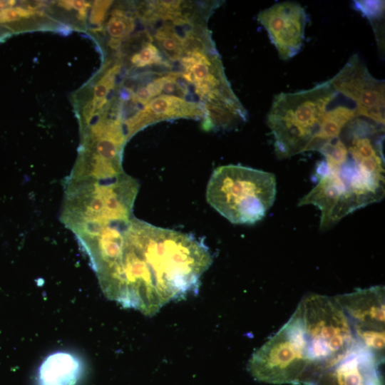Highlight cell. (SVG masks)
Wrapping results in <instances>:
<instances>
[{
  "label": "cell",
  "instance_id": "cell-5",
  "mask_svg": "<svg viewBox=\"0 0 385 385\" xmlns=\"http://www.w3.org/2000/svg\"><path fill=\"white\" fill-rule=\"evenodd\" d=\"M294 312L306 342L312 381L347 354L356 339L349 320L334 297L309 294Z\"/></svg>",
  "mask_w": 385,
  "mask_h": 385
},
{
  "label": "cell",
  "instance_id": "cell-13",
  "mask_svg": "<svg viewBox=\"0 0 385 385\" xmlns=\"http://www.w3.org/2000/svg\"><path fill=\"white\" fill-rule=\"evenodd\" d=\"M356 117L355 108L342 106L326 111L319 130L312 140L308 151H318L324 145L337 138L345 125Z\"/></svg>",
  "mask_w": 385,
  "mask_h": 385
},
{
  "label": "cell",
  "instance_id": "cell-9",
  "mask_svg": "<svg viewBox=\"0 0 385 385\" xmlns=\"http://www.w3.org/2000/svg\"><path fill=\"white\" fill-rule=\"evenodd\" d=\"M257 20L267 31L282 59H289L299 52L308 20L305 10L299 4L292 1L275 4L260 11Z\"/></svg>",
  "mask_w": 385,
  "mask_h": 385
},
{
  "label": "cell",
  "instance_id": "cell-12",
  "mask_svg": "<svg viewBox=\"0 0 385 385\" xmlns=\"http://www.w3.org/2000/svg\"><path fill=\"white\" fill-rule=\"evenodd\" d=\"M83 365L75 355L56 352L48 355L38 369V385H76L81 376Z\"/></svg>",
  "mask_w": 385,
  "mask_h": 385
},
{
  "label": "cell",
  "instance_id": "cell-10",
  "mask_svg": "<svg viewBox=\"0 0 385 385\" xmlns=\"http://www.w3.org/2000/svg\"><path fill=\"white\" fill-rule=\"evenodd\" d=\"M384 360L356 341L347 354L309 385H384L380 370Z\"/></svg>",
  "mask_w": 385,
  "mask_h": 385
},
{
  "label": "cell",
  "instance_id": "cell-1",
  "mask_svg": "<svg viewBox=\"0 0 385 385\" xmlns=\"http://www.w3.org/2000/svg\"><path fill=\"white\" fill-rule=\"evenodd\" d=\"M212 258L191 234L130 219L96 271L105 295L148 316L197 292Z\"/></svg>",
  "mask_w": 385,
  "mask_h": 385
},
{
  "label": "cell",
  "instance_id": "cell-6",
  "mask_svg": "<svg viewBox=\"0 0 385 385\" xmlns=\"http://www.w3.org/2000/svg\"><path fill=\"white\" fill-rule=\"evenodd\" d=\"M247 370L257 381L308 385L313 372L297 316L289 319L251 356Z\"/></svg>",
  "mask_w": 385,
  "mask_h": 385
},
{
  "label": "cell",
  "instance_id": "cell-16",
  "mask_svg": "<svg viewBox=\"0 0 385 385\" xmlns=\"http://www.w3.org/2000/svg\"><path fill=\"white\" fill-rule=\"evenodd\" d=\"M111 1H94L90 21L93 24L99 25L104 20L106 13L108 9L111 5Z\"/></svg>",
  "mask_w": 385,
  "mask_h": 385
},
{
  "label": "cell",
  "instance_id": "cell-8",
  "mask_svg": "<svg viewBox=\"0 0 385 385\" xmlns=\"http://www.w3.org/2000/svg\"><path fill=\"white\" fill-rule=\"evenodd\" d=\"M334 88L356 103L357 117L384 125V81L375 78L357 55L330 80Z\"/></svg>",
  "mask_w": 385,
  "mask_h": 385
},
{
  "label": "cell",
  "instance_id": "cell-17",
  "mask_svg": "<svg viewBox=\"0 0 385 385\" xmlns=\"http://www.w3.org/2000/svg\"><path fill=\"white\" fill-rule=\"evenodd\" d=\"M58 6L66 10L78 11V18L81 20L86 19L90 3L86 1H61Z\"/></svg>",
  "mask_w": 385,
  "mask_h": 385
},
{
  "label": "cell",
  "instance_id": "cell-11",
  "mask_svg": "<svg viewBox=\"0 0 385 385\" xmlns=\"http://www.w3.org/2000/svg\"><path fill=\"white\" fill-rule=\"evenodd\" d=\"M204 116L202 105L174 95L162 94L151 99L125 121L129 138L142 128L165 120L177 118L201 119Z\"/></svg>",
  "mask_w": 385,
  "mask_h": 385
},
{
  "label": "cell",
  "instance_id": "cell-3",
  "mask_svg": "<svg viewBox=\"0 0 385 385\" xmlns=\"http://www.w3.org/2000/svg\"><path fill=\"white\" fill-rule=\"evenodd\" d=\"M338 93L327 81L310 89L280 93L274 97L267 123L279 158L308 151L327 106Z\"/></svg>",
  "mask_w": 385,
  "mask_h": 385
},
{
  "label": "cell",
  "instance_id": "cell-15",
  "mask_svg": "<svg viewBox=\"0 0 385 385\" xmlns=\"http://www.w3.org/2000/svg\"><path fill=\"white\" fill-rule=\"evenodd\" d=\"M354 7L373 23L384 17V1H354Z\"/></svg>",
  "mask_w": 385,
  "mask_h": 385
},
{
  "label": "cell",
  "instance_id": "cell-7",
  "mask_svg": "<svg viewBox=\"0 0 385 385\" xmlns=\"http://www.w3.org/2000/svg\"><path fill=\"white\" fill-rule=\"evenodd\" d=\"M334 298L349 320L356 341L384 358V287L373 286Z\"/></svg>",
  "mask_w": 385,
  "mask_h": 385
},
{
  "label": "cell",
  "instance_id": "cell-4",
  "mask_svg": "<svg viewBox=\"0 0 385 385\" xmlns=\"http://www.w3.org/2000/svg\"><path fill=\"white\" fill-rule=\"evenodd\" d=\"M277 183L274 174L240 165L217 168L206 189L207 202L233 224H254L272 206Z\"/></svg>",
  "mask_w": 385,
  "mask_h": 385
},
{
  "label": "cell",
  "instance_id": "cell-18",
  "mask_svg": "<svg viewBox=\"0 0 385 385\" xmlns=\"http://www.w3.org/2000/svg\"><path fill=\"white\" fill-rule=\"evenodd\" d=\"M7 35H8V34H7L5 31H4L3 29H1L0 28V41H1L3 38L6 37Z\"/></svg>",
  "mask_w": 385,
  "mask_h": 385
},
{
  "label": "cell",
  "instance_id": "cell-14",
  "mask_svg": "<svg viewBox=\"0 0 385 385\" xmlns=\"http://www.w3.org/2000/svg\"><path fill=\"white\" fill-rule=\"evenodd\" d=\"M135 26L133 17L123 9H113L106 23V32L110 36L109 45L117 48Z\"/></svg>",
  "mask_w": 385,
  "mask_h": 385
},
{
  "label": "cell",
  "instance_id": "cell-2",
  "mask_svg": "<svg viewBox=\"0 0 385 385\" xmlns=\"http://www.w3.org/2000/svg\"><path fill=\"white\" fill-rule=\"evenodd\" d=\"M348 150V149H347ZM317 185L298 202L321 211L320 230H327L346 215L384 196V157L364 158L348 150L338 164L317 163Z\"/></svg>",
  "mask_w": 385,
  "mask_h": 385
}]
</instances>
